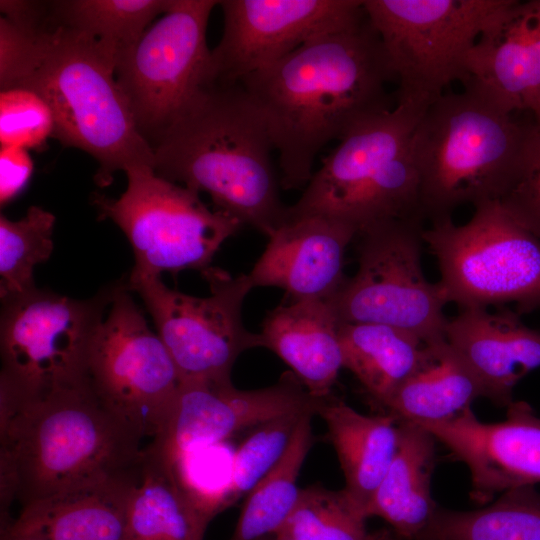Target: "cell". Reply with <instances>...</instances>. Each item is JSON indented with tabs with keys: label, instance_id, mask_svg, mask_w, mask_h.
Listing matches in <instances>:
<instances>
[{
	"label": "cell",
	"instance_id": "6da1fadb",
	"mask_svg": "<svg viewBox=\"0 0 540 540\" xmlns=\"http://www.w3.org/2000/svg\"><path fill=\"white\" fill-rule=\"evenodd\" d=\"M391 80L381 40L366 14L239 81L278 152L280 186L306 187L328 142L392 109L386 91Z\"/></svg>",
	"mask_w": 540,
	"mask_h": 540
},
{
	"label": "cell",
	"instance_id": "7a4b0ae2",
	"mask_svg": "<svg viewBox=\"0 0 540 540\" xmlns=\"http://www.w3.org/2000/svg\"><path fill=\"white\" fill-rule=\"evenodd\" d=\"M159 177L206 192L216 210L269 237L287 218L265 120L240 82L214 80L152 145Z\"/></svg>",
	"mask_w": 540,
	"mask_h": 540
},
{
	"label": "cell",
	"instance_id": "3957f363",
	"mask_svg": "<svg viewBox=\"0 0 540 540\" xmlns=\"http://www.w3.org/2000/svg\"><path fill=\"white\" fill-rule=\"evenodd\" d=\"M144 437L88 383L24 404L0 430V502L8 511L136 468Z\"/></svg>",
	"mask_w": 540,
	"mask_h": 540
},
{
	"label": "cell",
	"instance_id": "277c9868",
	"mask_svg": "<svg viewBox=\"0 0 540 540\" xmlns=\"http://www.w3.org/2000/svg\"><path fill=\"white\" fill-rule=\"evenodd\" d=\"M115 67L94 41L55 23L49 14L13 87L30 89L48 103L53 137L97 161L95 182L102 187L117 171L154 166L153 151L136 126Z\"/></svg>",
	"mask_w": 540,
	"mask_h": 540
},
{
	"label": "cell",
	"instance_id": "5b68a950",
	"mask_svg": "<svg viewBox=\"0 0 540 540\" xmlns=\"http://www.w3.org/2000/svg\"><path fill=\"white\" fill-rule=\"evenodd\" d=\"M475 93H444L413 135L420 208L431 224L458 207L500 201L517 177L532 123H522Z\"/></svg>",
	"mask_w": 540,
	"mask_h": 540
},
{
	"label": "cell",
	"instance_id": "8992f818",
	"mask_svg": "<svg viewBox=\"0 0 540 540\" xmlns=\"http://www.w3.org/2000/svg\"><path fill=\"white\" fill-rule=\"evenodd\" d=\"M428 107L396 102L351 130L313 174L300 198L287 207L286 221L330 215L353 224L358 232L390 219L424 221L413 135Z\"/></svg>",
	"mask_w": 540,
	"mask_h": 540
},
{
	"label": "cell",
	"instance_id": "52a82bcc",
	"mask_svg": "<svg viewBox=\"0 0 540 540\" xmlns=\"http://www.w3.org/2000/svg\"><path fill=\"white\" fill-rule=\"evenodd\" d=\"M474 209L463 225L448 219L422 231L447 303L460 310L514 303L520 315L539 309L540 241L499 201Z\"/></svg>",
	"mask_w": 540,
	"mask_h": 540
},
{
	"label": "cell",
	"instance_id": "ba28073f",
	"mask_svg": "<svg viewBox=\"0 0 540 540\" xmlns=\"http://www.w3.org/2000/svg\"><path fill=\"white\" fill-rule=\"evenodd\" d=\"M113 288L78 300L35 287L2 300L0 385L27 403L86 384L90 346Z\"/></svg>",
	"mask_w": 540,
	"mask_h": 540
},
{
	"label": "cell",
	"instance_id": "9c48e42d",
	"mask_svg": "<svg viewBox=\"0 0 540 540\" xmlns=\"http://www.w3.org/2000/svg\"><path fill=\"white\" fill-rule=\"evenodd\" d=\"M508 0H363L398 81L396 102L428 107L466 79L468 53Z\"/></svg>",
	"mask_w": 540,
	"mask_h": 540
},
{
	"label": "cell",
	"instance_id": "30bf717a",
	"mask_svg": "<svg viewBox=\"0 0 540 540\" xmlns=\"http://www.w3.org/2000/svg\"><path fill=\"white\" fill-rule=\"evenodd\" d=\"M127 188L117 199L98 195L103 218L125 234L135 264L130 276H161L208 268L221 245L243 224L222 211L210 210L199 193L163 179L150 166L126 172Z\"/></svg>",
	"mask_w": 540,
	"mask_h": 540
},
{
	"label": "cell",
	"instance_id": "8fae6325",
	"mask_svg": "<svg viewBox=\"0 0 540 540\" xmlns=\"http://www.w3.org/2000/svg\"><path fill=\"white\" fill-rule=\"evenodd\" d=\"M423 222L390 219L358 232L357 271L332 298L341 323L392 326L424 344L445 339L447 301L421 264Z\"/></svg>",
	"mask_w": 540,
	"mask_h": 540
},
{
	"label": "cell",
	"instance_id": "7c38bea8",
	"mask_svg": "<svg viewBox=\"0 0 540 540\" xmlns=\"http://www.w3.org/2000/svg\"><path fill=\"white\" fill-rule=\"evenodd\" d=\"M218 3L172 0L163 16L117 59V84L150 147L193 97L216 80L206 30Z\"/></svg>",
	"mask_w": 540,
	"mask_h": 540
},
{
	"label": "cell",
	"instance_id": "4fadbf2b",
	"mask_svg": "<svg viewBox=\"0 0 540 540\" xmlns=\"http://www.w3.org/2000/svg\"><path fill=\"white\" fill-rule=\"evenodd\" d=\"M201 274L210 288L205 297L171 289L159 276H129L125 282L142 299L181 382H230L238 357L262 347L260 333L249 331L242 320L244 300L254 286L248 274L232 276L213 267Z\"/></svg>",
	"mask_w": 540,
	"mask_h": 540
},
{
	"label": "cell",
	"instance_id": "5bb4252c",
	"mask_svg": "<svg viewBox=\"0 0 540 540\" xmlns=\"http://www.w3.org/2000/svg\"><path fill=\"white\" fill-rule=\"evenodd\" d=\"M131 293L126 282L114 285L108 314L90 346L86 379L100 401L152 439L168 415L181 379Z\"/></svg>",
	"mask_w": 540,
	"mask_h": 540
},
{
	"label": "cell",
	"instance_id": "9a60e30c",
	"mask_svg": "<svg viewBox=\"0 0 540 540\" xmlns=\"http://www.w3.org/2000/svg\"><path fill=\"white\" fill-rule=\"evenodd\" d=\"M318 402L292 372L274 385L254 390L237 389L231 381L181 382L165 421L145 450L170 466L243 429L292 412H316Z\"/></svg>",
	"mask_w": 540,
	"mask_h": 540
},
{
	"label": "cell",
	"instance_id": "2e32d148",
	"mask_svg": "<svg viewBox=\"0 0 540 540\" xmlns=\"http://www.w3.org/2000/svg\"><path fill=\"white\" fill-rule=\"evenodd\" d=\"M223 33L211 50L216 80L239 82L309 40L366 16L363 0H222Z\"/></svg>",
	"mask_w": 540,
	"mask_h": 540
},
{
	"label": "cell",
	"instance_id": "e0dca14e",
	"mask_svg": "<svg viewBox=\"0 0 540 540\" xmlns=\"http://www.w3.org/2000/svg\"><path fill=\"white\" fill-rule=\"evenodd\" d=\"M449 449L470 473V499L491 503L507 490L540 483V416L526 401H513L506 418L487 423L471 407L456 416L416 423Z\"/></svg>",
	"mask_w": 540,
	"mask_h": 540
},
{
	"label": "cell",
	"instance_id": "ac0fdd59",
	"mask_svg": "<svg viewBox=\"0 0 540 540\" xmlns=\"http://www.w3.org/2000/svg\"><path fill=\"white\" fill-rule=\"evenodd\" d=\"M464 89L540 124V0H508L468 53Z\"/></svg>",
	"mask_w": 540,
	"mask_h": 540
},
{
	"label": "cell",
	"instance_id": "d6986e66",
	"mask_svg": "<svg viewBox=\"0 0 540 540\" xmlns=\"http://www.w3.org/2000/svg\"><path fill=\"white\" fill-rule=\"evenodd\" d=\"M357 228L316 214L285 221L269 237L248 276L254 287H277L287 302L332 299L347 277L344 256Z\"/></svg>",
	"mask_w": 540,
	"mask_h": 540
},
{
	"label": "cell",
	"instance_id": "ffe728a7",
	"mask_svg": "<svg viewBox=\"0 0 540 540\" xmlns=\"http://www.w3.org/2000/svg\"><path fill=\"white\" fill-rule=\"evenodd\" d=\"M517 311L461 309L448 319L445 339L479 380L484 398L507 408L515 386L540 367V330L525 325Z\"/></svg>",
	"mask_w": 540,
	"mask_h": 540
},
{
	"label": "cell",
	"instance_id": "44dd1931",
	"mask_svg": "<svg viewBox=\"0 0 540 540\" xmlns=\"http://www.w3.org/2000/svg\"><path fill=\"white\" fill-rule=\"evenodd\" d=\"M140 465L22 507L1 537L126 540V504Z\"/></svg>",
	"mask_w": 540,
	"mask_h": 540
},
{
	"label": "cell",
	"instance_id": "7402d4cb",
	"mask_svg": "<svg viewBox=\"0 0 540 540\" xmlns=\"http://www.w3.org/2000/svg\"><path fill=\"white\" fill-rule=\"evenodd\" d=\"M340 324L332 299L282 302L262 322V347L280 357L313 397L324 398L344 368Z\"/></svg>",
	"mask_w": 540,
	"mask_h": 540
},
{
	"label": "cell",
	"instance_id": "603a6c76",
	"mask_svg": "<svg viewBox=\"0 0 540 540\" xmlns=\"http://www.w3.org/2000/svg\"><path fill=\"white\" fill-rule=\"evenodd\" d=\"M316 414L326 423L339 459L343 490L367 520L366 510L397 450L398 421L388 413L362 414L333 394L319 399Z\"/></svg>",
	"mask_w": 540,
	"mask_h": 540
},
{
	"label": "cell",
	"instance_id": "cb8c5ba5",
	"mask_svg": "<svg viewBox=\"0 0 540 540\" xmlns=\"http://www.w3.org/2000/svg\"><path fill=\"white\" fill-rule=\"evenodd\" d=\"M398 435L395 456L366 517H380L397 535L415 539L427 532L439 508L431 492L437 440L410 421H398Z\"/></svg>",
	"mask_w": 540,
	"mask_h": 540
},
{
	"label": "cell",
	"instance_id": "d4e9b609",
	"mask_svg": "<svg viewBox=\"0 0 540 540\" xmlns=\"http://www.w3.org/2000/svg\"><path fill=\"white\" fill-rule=\"evenodd\" d=\"M339 340L344 368L382 409L427 357L418 337L384 324L341 323Z\"/></svg>",
	"mask_w": 540,
	"mask_h": 540
},
{
	"label": "cell",
	"instance_id": "484cf974",
	"mask_svg": "<svg viewBox=\"0 0 540 540\" xmlns=\"http://www.w3.org/2000/svg\"><path fill=\"white\" fill-rule=\"evenodd\" d=\"M210 521L170 471L144 448L126 504V540H204Z\"/></svg>",
	"mask_w": 540,
	"mask_h": 540
},
{
	"label": "cell",
	"instance_id": "4316f807",
	"mask_svg": "<svg viewBox=\"0 0 540 540\" xmlns=\"http://www.w3.org/2000/svg\"><path fill=\"white\" fill-rule=\"evenodd\" d=\"M427 357L384 407L397 421L431 423L450 419L484 397L472 370L446 339L426 344Z\"/></svg>",
	"mask_w": 540,
	"mask_h": 540
},
{
	"label": "cell",
	"instance_id": "83f0119b",
	"mask_svg": "<svg viewBox=\"0 0 540 540\" xmlns=\"http://www.w3.org/2000/svg\"><path fill=\"white\" fill-rule=\"evenodd\" d=\"M314 415L302 414L282 457L248 493L230 540H257L277 532L287 520L299 497L297 478L313 445Z\"/></svg>",
	"mask_w": 540,
	"mask_h": 540
},
{
	"label": "cell",
	"instance_id": "f1b7e54d",
	"mask_svg": "<svg viewBox=\"0 0 540 540\" xmlns=\"http://www.w3.org/2000/svg\"><path fill=\"white\" fill-rule=\"evenodd\" d=\"M172 0L49 1L50 18L94 41L115 63Z\"/></svg>",
	"mask_w": 540,
	"mask_h": 540
},
{
	"label": "cell",
	"instance_id": "f546056e",
	"mask_svg": "<svg viewBox=\"0 0 540 540\" xmlns=\"http://www.w3.org/2000/svg\"><path fill=\"white\" fill-rule=\"evenodd\" d=\"M534 486L507 490L477 510L439 506L427 532L443 540H540V492Z\"/></svg>",
	"mask_w": 540,
	"mask_h": 540
},
{
	"label": "cell",
	"instance_id": "4dcf8cb0",
	"mask_svg": "<svg viewBox=\"0 0 540 540\" xmlns=\"http://www.w3.org/2000/svg\"><path fill=\"white\" fill-rule=\"evenodd\" d=\"M55 222V216L39 206H31L19 220L0 215L1 301L36 287L33 271L53 252Z\"/></svg>",
	"mask_w": 540,
	"mask_h": 540
},
{
	"label": "cell",
	"instance_id": "1f68e13d",
	"mask_svg": "<svg viewBox=\"0 0 540 540\" xmlns=\"http://www.w3.org/2000/svg\"><path fill=\"white\" fill-rule=\"evenodd\" d=\"M274 534V533H273ZM275 534L295 540H371L372 532L343 489H300L297 503Z\"/></svg>",
	"mask_w": 540,
	"mask_h": 540
},
{
	"label": "cell",
	"instance_id": "d6a6232c",
	"mask_svg": "<svg viewBox=\"0 0 540 540\" xmlns=\"http://www.w3.org/2000/svg\"><path fill=\"white\" fill-rule=\"evenodd\" d=\"M305 412L307 411L285 414L254 427L253 432L231 457L229 479L223 496V511L247 496L279 461Z\"/></svg>",
	"mask_w": 540,
	"mask_h": 540
},
{
	"label": "cell",
	"instance_id": "836d02e7",
	"mask_svg": "<svg viewBox=\"0 0 540 540\" xmlns=\"http://www.w3.org/2000/svg\"><path fill=\"white\" fill-rule=\"evenodd\" d=\"M54 129L52 110L38 93L26 88L1 91V146L39 149L53 137Z\"/></svg>",
	"mask_w": 540,
	"mask_h": 540
},
{
	"label": "cell",
	"instance_id": "e575fe53",
	"mask_svg": "<svg viewBox=\"0 0 540 540\" xmlns=\"http://www.w3.org/2000/svg\"><path fill=\"white\" fill-rule=\"evenodd\" d=\"M499 202L540 241V124L535 121L525 141L515 182Z\"/></svg>",
	"mask_w": 540,
	"mask_h": 540
},
{
	"label": "cell",
	"instance_id": "d590c367",
	"mask_svg": "<svg viewBox=\"0 0 540 540\" xmlns=\"http://www.w3.org/2000/svg\"><path fill=\"white\" fill-rule=\"evenodd\" d=\"M33 170L27 149L1 146L0 203L6 205L26 186Z\"/></svg>",
	"mask_w": 540,
	"mask_h": 540
},
{
	"label": "cell",
	"instance_id": "8d00e7d4",
	"mask_svg": "<svg viewBox=\"0 0 540 540\" xmlns=\"http://www.w3.org/2000/svg\"><path fill=\"white\" fill-rule=\"evenodd\" d=\"M371 540H443L442 538L426 532L420 537H417L415 539H405L399 535H397L391 528H384L377 530L375 532H372Z\"/></svg>",
	"mask_w": 540,
	"mask_h": 540
},
{
	"label": "cell",
	"instance_id": "74e56055",
	"mask_svg": "<svg viewBox=\"0 0 540 540\" xmlns=\"http://www.w3.org/2000/svg\"><path fill=\"white\" fill-rule=\"evenodd\" d=\"M257 540H295V539H292V538H289V537H285V536H281V535H278V534H269V535H266V536H263Z\"/></svg>",
	"mask_w": 540,
	"mask_h": 540
},
{
	"label": "cell",
	"instance_id": "f35d334b",
	"mask_svg": "<svg viewBox=\"0 0 540 540\" xmlns=\"http://www.w3.org/2000/svg\"><path fill=\"white\" fill-rule=\"evenodd\" d=\"M1 540H35V539L25 538V537H9V536H5V537H1Z\"/></svg>",
	"mask_w": 540,
	"mask_h": 540
}]
</instances>
